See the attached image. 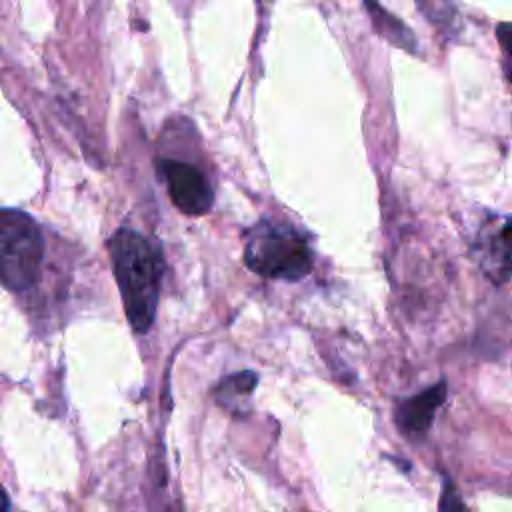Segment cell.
I'll return each instance as SVG.
<instances>
[{
	"label": "cell",
	"instance_id": "obj_7",
	"mask_svg": "<svg viewBox=\"0 0 512 512\" xmlns=\"http://www.w3.org/2000/svg\"><path fill=\"white\" fill-rule=\"evenodd\" d=\"M364 6L368 10L370 22L374 30L396 48H402L410 54H418V40L410 32V28L398 20L394 14H390L386 8H382L376 0H364Z\"/></svg>",
	"mask_w": 512,
	"mask_h": 512
},
{
	"label": "cell",
	"instance_id": "obj_6",
	"mask_svg": "<svg viewBox=\"0 0 512 512\" xmlns=\"http://www.w3.org/2000/svg\"><path fill=\"white\" fill-rule=\"evenodd\" d=\"M446 398V384L438 382L424 392L402 400L396 408V424L408 436H422L428 432L438 406Z\"/></svg>",
	"mask_w": 512,
	"mask_h": 512
},
{
	"label": "cell",
	"instance_id": "obj_9",
	"mask_svg": "<svg viewBox=\"0 0 512 512\" xmlns=\"http://www.w3.org/2000/svg\"><path fill=\"white\" fill-rule=\"evenodd\" d=\"M496 40L500 44L504 76L512 82V22H500L496 26Z\"/></svg>",
	"mask_w": 512,
	"mask_h": 512
},
{
	"label": "cell",
	"instance_id": "obj_2",
	"mask_svg": "<svg viewBox=\"0 0 512 512\" xmlns=\"http://www.w3.org/2000/svg\"><path fill=\"white\" fill-rule=\"evenodd\" d=\"M244 264L262 278L296 282L310 274L312 252L292 226L260 220L244 236Z\"/></svg>",
	"mask_w": 512,
	"mask_h": 512
},
{
	"label": "cell",
	"instance_id": "obj_5",
	"mask_svg": "<svg viewBox=\"0 0 512 512\" xmlns=\"http://www.w3.org/2000/svg\"><path fill=\"white\" fill-rule=\"evenodd\" d=\"M158 170L166 180L172 204L188 214L202 216L212 208L214 192L206 176L192 164L180 160H160Z\"/></svg>",
	"mask_w": 512,
	"mask_h": 512
},
{
	"label": "cell",
	"instance_id": "obj_1",
	"mask_svg": "<svg viewBox=\"0 0 512 512\" xmlns=\"http://www.w3.org/2000/svg\"><path fill=\"white\" fill-rule=\"evenodd\" d=\"M112 272L134 332L146 334L156 318L164 260L160 250L140 232L118 228L108 240Z\"/></svg>",
	"mask_w": 512,
	"mask_h": 512
},
{
	"label": "cell",
	"instance_id": "obj_4",
	"mask_svg": "<svg viewBox=\"0 0 512 512\" xmlns=\"http://www.w3.org/2000/svg\"><path fill=\"white\" fill-rule=\"evenodd\" d=\"M472 254L494 284L512 280V216H488L476 230Z\"/></svg>",
	"mask_w": 512,
	"mask_h": 512
},
{
	"label": "cell",
	"instance_id": "obj_11",
	"mask_svg": "<svg viewBox=\"0 0 512 512\" xmlns=\"http://www.w3.org/2000/svg\"><path fill=\"white\" fill-rule=\"evenodd\" d=\"M0 512H10V500L2 486H0Z\"/></svg>",
	"mask_w": 512,
	"mask_h": 512
},
{
	"label": "cell",
	"instance_id": "obj_8",
	"mask_svg": "<svg viewBox=\"0 0 512 512\" xmlns=\"http://www.w3.org/2000/svg\"><path fill=\"white\" fill-rule=\"evenodd\" d=\"M258 384V378L254 372H238V374H232L228 378H224L218 386H216V400L222 404V406H230L236 398L240 396H248L252 394V390L256 388Z\"/></svg>",
	"mask_w": 512,
	"mask_h": 512
},
{
	"label": "cell",
	"instance_id": "obj_10",
	"mask_svg": "<svg viewBox=\"0 0 512 512\" xmlns=\"http://www.w3.org/2000/svg\"><path fill=\"white\" fill-rule=\"evenodd\" d=\"M440 512H468L462 496L458 494L454 482L450 478L442 480V490H440Z\"/></svg>",
	"mask_w": 512,
	"mask_h": 512
},
{
	"label": "cell",
	"instance_id": "obj_3",
	"mask_svg": "<svg viewBox=\"0 0 512 512\" xmlns=\"http://www.w3.org/2000/svg\"><path fill=\"white\" fill-rule=\"evenodd\" d=\"M44 260V238L34 218L16 208H0V282L12 292L32 288Z\"/></svg>",
	"mask_w": 512,
	"mask_h": 512
}]
</instances>
